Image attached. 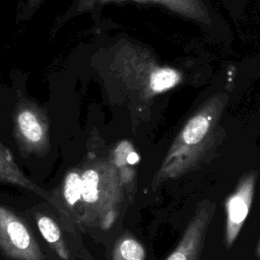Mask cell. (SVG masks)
<instances>
[{"label": "cell", "mask_w": 260, "mask_h": 260, "mask_svg": "<svg viewBox=\"0 0 260 260\" xmlns=\"http://www.w3.org/2000/svg\"><path fill=\"white\" fill-rule=\"evenodd\" d=\"M13 133L24 155H45L50 149L49 121L46 112L35 102L19 98L13 113Z\"/></svg>", "instance_id": "obj_4"}, {"label": "cell", "mask_w": 260, "mask_h": 260, "mask_svg": "<svg viewBox=\"0 0 260 260\" xmlns=\"http://www.w3.org/2000/svg\"><path fill=\"white\" fill-rule=\"evenodd\" d=\"M0 251L11 260H46L26 223L14 211L1 204Z\"/></svg>", "instance_id": "obj_5"}, {"label": "cell", "mask_w": 260, "mask_h": 260, "mask_svg": "<svg viewBox=\"0 0 260 260\" xmlns=\"http://www.w3.org/2000/svg\"><path fill=\"white\" fill-rule=\"evenodd\" d=\"M144 246L131 234H124L113 246L111 260H145Z\"/></svg>", "instance_id": "obj_13"}, {"label": "cell", "mask_w": 260, "mask_h": 260, "mask_svg": "<svg viewBox=\"0 0 260 260\" xmlns=\"http://www.w3.org/2000/svg\"><path fill=\"white\" fill-rule=\"evenodd\" d=\"M36 220L42 237L48 243L50 248L61 259L70 260V252L65 244L62 232L55 219L47 214L41 213L36 215Z\"/></svg>", "instance_id": "obj_12"}, {"label": "cell", "mask_w": 260, "mask_h": 260, "mask_svg": "<svg viewBox=\"0 0 260 260\" xmlns=\"http://www.w3.org/2000/svg\"><path fill=\"white\" fill-rule=\"evenodd\" d=\"M43 0H27V5H26V10L27 11H31V10H34L35 8H37L40 4H41V2H42Z\"/></svg>", "instance_id": "obj_14"}, {"label": "cell", "mask_w": 260, "mask_h": 260, "mask_svg": "<svg viewBox=\"0 0 260 260\" xmlns=\"http://www.w3.org/2000/svg\"><path fill=\"white\" fill-rule=\"evenodd\" d=\"M95 141L79 166L81 172V207L78 226L110 229L126 203V194L112 165L108 150L98 151Z\"/></svg>", "instance_id": "obj_3"}, {"label": "cell", "mask_w": 260, "mask_h": 260, "mask_svg": "<svg viewBox=\"0 0 260 260\" xmlns=\"http://www.w3.org/2000/svg\"><path fill=\"white\" fill-rule=\"evenodd\" d=\"M118 1H137V2H152L166 6L167 8L196 20H205L207 18L206 7L200 0H79L77 5L78 11H83L91 8L96 4Z\"/></svg>", "instance_id": "obj_11"}, {"label": "cell", "mask_w": 260, "mask_h": 260, "mask_svg": "<svg viewBox=\"0 0 260 260\" xmlns=\"http://www.w3.org/2000/svg\"><path fill=\"white\" fill-rule=\"evenodd\" d=\"M256 256H257L258 258H260V241H259V243H258V245H257V249H256Z\"/></svg>", "instance_id": "obj_15"}, {"label": "cell", "mask_w": 260, "mask_h": 260, "mask_svg": "<svg viewBox=\"0 0 260 260\" xmlns=\"http://www.w3.org/2000/svg\"><path fill=\"white\" fill-rule=\"evenodd\" d=\"M226 102V94H215L189 118L155 172L152 190L195 170L211 153L219 140L218 123Z\"/></svg>", "instance_id": "obj_2"}, {"label": "cell", "mask_w": 260, "mask_h": 260, "mask_svg": "<svg viewBox=\"0 0 260 260\" xmlns=\"http://www.w3.org/2000/svg\"><path fill=\"white\" fill-rule=\"evenodd\" d=\"M108 153L126 197L131 202L136 192L137 167L140 161L139 153L128 139L118 141L108 150Z\"/></svg>", "instance_id": "obj_8"}, {"label": "cell", "mask_w": 260, "mask_h": 260, "mask_svg": "<svg viewBox=\"0 0 260 260\" xmlns=\"http://www.w3.org/2000/svg\"><path fill=\"white\" fill-rule=\"evenodd\" d=\"M214 210L215 204L209 200H203L198 203L196 211L187 224L180 242L166 260L199 259Z\"/></svg>", "instance_id": "obj_7"}, {"label": "cell", "mask_w": 260, "mask_h": 260, "mask_svg": "<svg viewBox=\"0 0 260 260\" xmlns=\"http://www.w3.org/2000/svg\"><path fill=\"white\" fill-rule=\"evenodd\" d=\"M108 76L120 87L122 101L130 110L133 128L143 119L156 95L174 88L182 80L180 71L160 66L146 50L129 42L113 51Z\"/></svg>", "instance_id": "obj_1"}, {"label": "cell", "mask_w": 260, "mask_h": 260, "mask_svg": "<svg viewBox=\"0 0 260 260\" xmlns=\"http://www.w3.org/2000/svg\"><path fill=\"white\" fill-rule=\"evenodd\" d=\"M257 172L250 171L239 180L234 192L225 200L224 244L231 248L237 240L253 203Z\"/></svg>", "instance_id": "obj_6"}, {"label": "cell", "mask_w": 260, "mask_h": 260, "mask_svg": "<svg viewBox=\"0 0 260 260\" xmlns=\"http://www.w3.org/2000/svg\"><path fill=\"white\" fill-rule=\"evenodd\" d=\"M0 182L17 186L30 191L43 199L51 202L57 207V201L54 195L38 186L28 179L15 162L12 153L0 141Z\"/></svg>", "instance_id": "obj_9"}, {"label": "cell", "mask_w": 260, "mask_h": 260, "mask_svg": "<svg viewBox=\"0 0 260 260\" xmlns=\"http://www.w3.org/2000/svg\"><path fill=\"white\" fill-rule=\"evenodd\" d=\"M57 208L78 225L81 207V172L80 168L70 169L62 182L60 198H56Z\"/></svg>", "instance_id": "obj_10"}]
</instances>
